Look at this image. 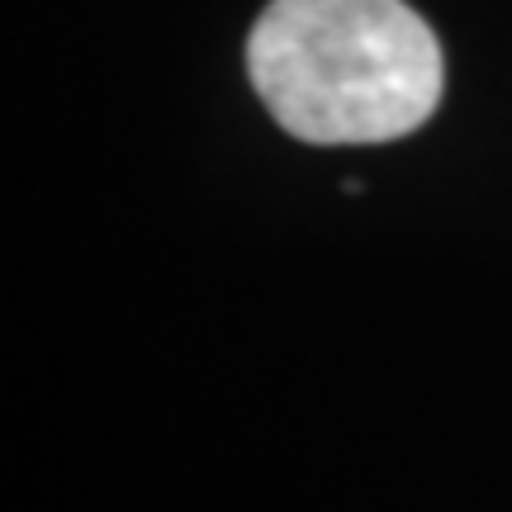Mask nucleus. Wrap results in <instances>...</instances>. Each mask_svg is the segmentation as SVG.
I'll return each mask as SVG.
<instances>
[{
    "instance_id": "obj_1",
    "label": "nucleus",
    "mask_w": 512,
    "mask_h": 512,
    "mask_svg": "<svg viewBox=\"0 0 512 512\" xmlns=\"http://www.w3.org/2000/svg\"><path fill=\"white\" fill-rule=\"evenodd\" d=\"M261 105L299 143H394L441 105L446 67L403 0H271L247 38Z\"/></svg>"
}]
</instances>
